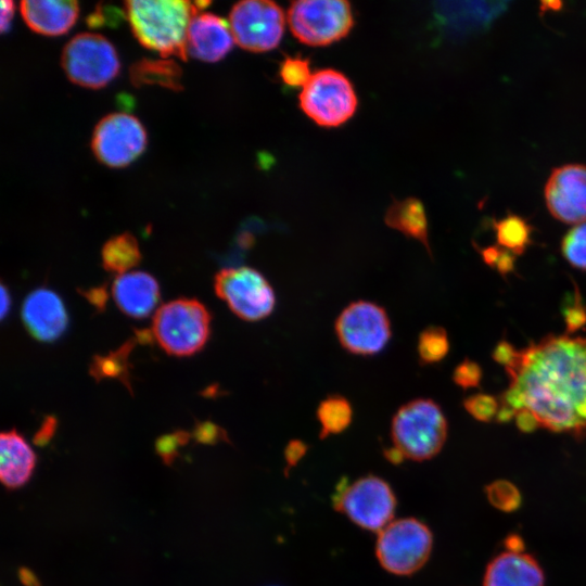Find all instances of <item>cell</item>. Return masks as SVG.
<instances>
[{"instance_id":"1","label":"cell","mask_w":586,"mask_h":586,"mask_svg":"<svg viewBox=\"0 0 586 586\" xmlns=\"http://www.w3.org/2000/svg\"><path fill=\"white\" fill-rule=\"evenodd\" d=\"M504 367L509 386L499 399V422L523 411L537 428L586 432V337L546 336L514 349Z\"/></svg>"},{"instance_id":"2","label":"cell","mask_w":586,"mask_h":586,"mask_svg":"<svg viewBox=\"0 0 586 586\" xmlns=\"http://www.w3.org/2000/svg\"><path fill=\"white\" fill-rule=\"evenodd\" d=\"M209 2L186 0H130L125 14L138 41L162 56L188 59L187 34L195 15Z\"/></svg>"},{"instance_id":"3","label":"cell","mask_w":586,"mask_h":586,"mask_svg":"<svg viewBox=\"0 0 586 586\" xmlns=\"http://www.w3.org/2000/svg\"><path fill=\"white\" fill-rule=\"evenodd\" d=\"M391 436L403 459L423 461L440 453L447 437V421L430 398L402 405L392 418Z\"/></svg>"},{"instance_id":"4","label":"cell","mask_w":586,"mask_h":586,"mask_svg":"<svg viewBox=\"0 0 586 586\" xmlns=\"http://www.w3.org/2000/svg\"><path fill=\"white\" fill-rule=\"evenodd\" d=\"M211 315L194 298H178L162 305L155 313L152 334L169 355L190 356L207 342Z\"/></svg>"},{"instance_id":"5","label":"cell","mask_w":586,"mask_h":586,"mask_svg":"<svg viewBox=\"0 0 586 586\" xmlns=\"http://www.w3.org/2000/svg\"><path fill=\"white\" fill-rule=\"evenodd\" d=\"M333 507L359 527L380 532L394 517L396 497L390 484L377 475L354 482L343 479L332 497Z\"/></svg>"},{"instance_id":"6","label":"cell","mask_w":586,"mask_h":586,"mask_svg":"<svg viewBox=\"0 0 586 586\" xmlns=\"http://www.w3.org/2000/svg\"><path fill=\"white\" fill-rule=\"evenodd\" d=\"M432 546L430 528L418 519L405 518L391 522L379 532L375 555L387 572L411 575L425 564Z\"/></svg>"},{"instance_id":"7","label":"cell","mask_w":586,"mask_h":586,"mask_svg":"<svg viewBox=\"0 0 586 586\" xmlns=\"http://www.w3.org/2000/svg\"><path fill=\"white\" fill-rule=\"evenodd\" d=\"M293 36L307 46L324 47L346 37L354 26L349 2L343 0L294 1L288 10Z\"/></svg>"},{"instance_id":"8","label":"cell","mask_w":586,"mask_h":586,"mask_svg":"<svg viewBox=\"0 0 586 586\" xmlns=\"http://www.w3.org/2000/svg\"><path fill=\"white\" fill-rule=\"evenodd\" d=\"M357 105L353 84L333 68L314 73L300 93L302 111L322 127L343 125L355 114Z\"/></svg>"},{"instance_id":"9","label":"cell","mask_w":586,"mask_h":586,"mask_svg":"<svg viewBox=\"0 0 586 586\" xmlns=\"http://www.w3.org/2000/svg\"><path fill=\"white\" fill-rule=\"evenodd\" d=\"M214 289L231 311L245 321L267 318L276 307V293L257 269L241 266L224 268L214 278Z\"/></svg>"},{"instance_id":"10","label":"cell","mask_w":586,"mask_h":586,"mask_svg":"<svg viewBox=\"0 0 586 586\" xmlns=\"http://www.w3.org/2000/svg\"><path fill=\"white\" fill-rule=\"evenodd\" d=\"M62 67L74 84L99 89L119 72L114 46L99 34L82 33L72 38L62 52Z\"/></svg>"},{"instance_id":"11","label":"cell","mask_w":586,"mask_h":586,"mask_svg":"<svg viewBox=\"0 0 586 586\" xmlns=\"http://www.w3.org/2000/svg\"><path fill=\"white\" fill-rule=\"evenodd\" d=\"M334 329L342 347L359 356L381 353L392 337L391 320L384 307L366 300L348 304L337 316Z\"/></svg>"},{"instance_id":"12","label":"cell","mask_w":586,"mask_h":586,"mask_svg":"<svg viewBox=\"0 0 586 586\" xmlns=\"http://www.w3.org/2000/svg\"><path fill=\"white\" fill-rule=\"evenodd\" d=\"M234 42L251 52H267L281 41L285 25L283 10L268 0L235 3L229 14Z\"/></svg>"},{"instance_id":"13","label":"cell","mask_w":586,"mask_h":586,"mask_svg":"<svg viewBox=\"0 0 586 586\" xmlns=\"http://www.w3.org/2000/svg\"><path fill=\"white\" fill-rule=\"evenodd\" d=\"M148 137L141 122L126 113H112L94 128L91 149L102 164L118 168L132 163L146 148Z\"/></svg>"},{"instance_id":"14","label":"cell","mask_w":586,"mask_h":586,"mask_svg":"<svg viewBox=\"0 0 586 586\" xmlns=\"http://www.w3.org/2000/svg\"><path fill=\"white\" fill-rule=\"evenodd\" d=\"M545 199L555 218L565 224L586 222V166L555 168L545 187Z\"/></svg>"},{"instance_id":"15","label":"cell","mask_w":586,"mask_h":586,"mask_svg":"<svg viewBox=\"0 0 586 586\" xmlns=\"http://www.w3.org/2000/svg\"><path fill=\"white\" fill-rule=\"evenodd\" d=\"M22 318L28 332L37 340L52 342L67 328L68 317L60 296L46 288L33 291L25 298Z\"/></svg>"},{"instance_id":"16","label":"cell","mask_w":586,"mask_h":586,"mask_svg":"<svg viewBox=\"0 0 586 586\" xmlns=\"http://www.w3.org/2000/svg\"><path fill=\"white\" fill-rule=\"evenodd\" d=\"M230 25L213 13H201L193 17L187 34V52L203 62L222 60L233 47Z\"/></svg>"},{"instance_id":"17","label":"cell","mask_w":586,"mask_h":586,"mask_svg":"<svg viewBox=\"0 0 586 586\" xmlns=\"http://www.w3.org/2000/svg\"><path fill=\"white\" fill-rule=\"evenodd\" d=\"M484 586H544V574L522 548H508L488 563Z\"/></svg>"},{"instance_id":"18","label":"cell","mask_w":586,"mask_h":586,"mask_svg":"<svg viewBox=\"0 0 586 586\" xmlns=\"http://www.w3.org/2000/svg\"><path fill=\"white\" fill-rule=\"evenodd\" d=\"M112 293L119 309L132 318L149 316L160 300L157 281L143 271L119 275L113 283Z\"/></svg>"},{"instance_id":"19","label":"cell","mask_w":586,"mask_h":586,"mask_svg":"<svg viewBox=\"0 0 586 586\" xmlns=\"http://www.w3.org/2000/svg\"><path fill=\"white\" fill-rule=\"evenodd\" d=\"M21 13L27 26L46 36L67 33L75 24L78 2L73 0H26L21 2Z\"/></svg>"},{"instance_id":"20","label":"cell","mask_w":586,"mask_h":586,"mask_svg":"<svg viewBox=\"0 0 586 586\" xmlns=\"http://www.w3.org/2000/svg\"><path fill=\"white\" fill-rule=\"evenodd\" d=\"M37 457L26 440L10 430L0 435V480L7 489L24 486L31 477Z\"/></svg>"},{"instance_id":"21","label":"cell","mask_w":586,"mask_h":586,"mask_svg":"<svg viewBox=\"0 0 586 586\" xmlns=\"http://www.w3.org/2000/svg\"><path fill=\"white\" fill-rule=\"evenodd\" d=\"M385 224L408 238L420 241L431 254L428 239V219L422 202L416 198L395 200L384 216Z\"/></svg>"},{"instance_id":"22","label":"cell","mask_w":586,"mask_h":586,"mask_svg":"<svg viewBox=\"0 0 586 586\" xmlns=\"http://www.w3.org/2000/svg\"><path fill=\"white\" fill-rule=\"evenodd\" d=\"M129 76L136 87L156 85L174 91L182 89V71L173 60L141 59L131 65Z\"/></svg>"},{"instance_id":"23","label":"cell","mask_w":586,"mask_h":586,"mask_svg":"<svg viewBox=\"0 0 586 586\" xmlns=\"http://www.w3.org/2000/svg\"><path fill=\"white\" fill-rule=\"evenodd\" d=\"M101 256L104 269L118 275L128 272L141 260L139 243L129 232L109 239L102 247Z\"/></svg>"},{"instance_id":"24","label":"cell","mask_w":586,"mask_h":586,"mask_svg":"<svg viewBox=\"0 0 586 586\" xmlns=\"http://www.w3.org/2000/svg\"><path fill=\"white\" fill-rule=\"evenodd\" d=\"M316 416L321 426L320 438H324L348 428L353 419V407L346 397L332 394L320 402Z\"/></svg>"},{"instance_id":"25","label":"cell","mask_w":586,"mask_h":586,"mask_svg":"<svg viewBox=\"0 0 586 586\" xmlns=\"http://www.w3.org/2000/svg\"><path fill=\"white\" fill-rule=\"evenodd\" d=\"M497 242L513 254H522L532 243V227L527 221L510 214L494 222Z\"/></svg>"},{"instance_id":"26","label":"cell","mask_w":586,"mask_h":586,"mask_svg":"<svg viewBox=\"0 0 586 586\" xmlns=\"http://www.w3.org/2000/svg\"><path fill=\"white\" fill-rule=\"evenodd\" d=\"M133 345V342L129 340L109 355L95 356L90 366V374L98 381L104 378H117L130 388L128 356Z\"/></svg>"},{"instance_id":"27","label":"cell","mask_w":586,"mask_h":586,"mask_svg":"<svg viewBox=\"0 0 586 586\" xmlns=\"http://www.w3.org/2000/svg\"><path fill=\"white\" fill-rule=\"evenodd\" d=\"M448 351L449 340L444 328L431 326L419 334L417 352L423 365L441 361L448 354Z\"/></svg>"},{"instance_id":"28","label":"cell","mask_w":586,"mask_h":586,"mask_svg":"<svg viewBox=\"0 0 586 586\" xmlns=\"http://www.w3.org/2000/svg\"><path fill=\"white\" fill-rule=\"evenodd\" d=\"M561 250L572 266L586 270V222L568 231L562 240Z\"/></svg>"},{"instance_id":"29","label":"cell","mask_w":586,"mask_h":586,"mask_svg":"<svg viewBox=\"0 0 586 586\" xmlns=\"http://www.w3.org/2000/svg\"><path fill=\"white\" fill-rule=\"evenodd\" d=\"M279 75L290 87H304L311 77L308 59L285 56L280 64Z\"/></svg>"},{"instance_id":"30","label":"cell","mask_w":586,"mask_h":586,"mask_svg":"<svg viewBox=\"0 0 586 586\" xmlns=\"http://www.w3.org/2000/svg\"><path fill=\"white\" fill-rule=\"evenodd\" d=\"M488 500L498 509L513 511L521 504V495L518 488L507 482L497 481L486 487Z\"/></svg>"},{"instance_id":"31","label":"cell","mask_w":586,"mask_h":586,"mask_svg":"<svg viewBox=\"0 0 586 586\" xmlns=\"http://www.w3.org/2000/svg\"><path fill=\"white\" fill-rule=\"evenodd\" d=\"M463 407L476 420L488 422L497 418L499 400L487 394H474L464 399Z\"/></svg>"},{"instance_id":"32","label":"cell","mask_w":586,"mask_h":586,"mask_svg":"<svg viewBox=\"0 0 586 586\" xmlns=\"http://www.w3.org/2000/svg\"><path fill=\"white\" fill-rule=\"evenodd\" d=\"M192 435L186 431H176L160 436L155 442L156 454L166 466H171L178 457V447L186 445Z\"/></svg>"},{"instance_id":"33","label":"cell","mask_w":586,"mask_h":586,"mask_svg":"<svg viewBox=\"0 0 586 586\" xmlns=\"http://www.w3.org/2000/svg\"><path fill=\"white\" fill-rule=\"evenodd\" d=\"M484 262L497 269L501 275H506L513 270L514 255L512 252L506 249H499L498 246H488L481 252Z\"/></svg>"},{"instance_id":"34","label":"cell","mask_w":586,"mask_h":586,"mask_svg":"<svg viewBox=\"0 0 586 586\" xmlns=\"http://www.w3.org/2000/svg\"><path fill=\"white\" fill-rule=\"evenodd\" d=\"M482 377L481 367L469 359H464L454 370L453 381L462 388L476 387Z\"/></svg>"},{"instance_id":"35","label":"cell","mask_w":586,"mask_h":586,"mask_svg":"<svg viewBox=\"0 0 586 586\" xmlns=\"http://www.w3.org/2000/svg\"><path fill=\"white\" fill-rule=\"evenodd\" d=\"M192 436L198 443L213 445L220 441H226V432L215 423L209 421L200 422L194 428Z\"/></svg>"},{"instance_id":"36","label":"cell","mask_w":586,"mask_h":586,"mask_svg":"<svg viewBox=\"0 0 586 586\" xmlns=\"http://www.w3.org/2000/svg\"><path fill=\"white\" fill-rule=\"evenodd\" d=\"M564 320L568 332H573L586 323V308L581 302L578 293L573 303L564 309Z\"/></svg>"},{"instance_id":"37","label":"cell","mask_w":586,"mask_h":586,"mask_svg":"<svg viewBox=\"0 0 586 586\" xmlns=\"http://www.w3.org/2000/svg\"><path fill=\"white\" fill-rule=\"evenodd\" d=\"M122 12L116 8H109L99 4L95 10L89 15L87 22L90 27H101L104 25H113L115 20H119Z\"/></svg>"},{"instance_id":"38","label":"cell","mask_w":586,"mask_h":586,"mask_svg":"<svg viewBox=\"0 0 586 586\" xmlns=\"http://www.w3.org/2000/svg\"><path fill=\"white\" fill-rule=\"evenodd\" d=\"M56 425H58V421L55 417L53 416L46 417L41 426L35 433L33 437V443L39 447L47 446L55 433Z\"/></svg>"},{"instance_id":"39","label":"cell","mask_w":586,"mask_h":586,"mask_svg":"<svg viewBox=\"0 0 586 586\" xmlns=\"http://www.w3.org/2000/svg\"><path fill=\"white\" fill-rule=\"evenodd\" d=\"M82 294L88 300V302L92 304L97 309L102 310L104 308L107 300L105 288L95 286L82 292Z\"/></svg>"},{"instance_id":"40","label":"cell","mask_w":586,"mask_h":586,"mask_svg":"<svg viewBox=\"0 0 586 586\" xmlns=\"http://www.w3.org/2000/svg\"><path fill=\"white\" fill-rule=\"evenodd\" d=\"M307 447L305 443L301 441H292L288 444L285 449V458L290 464H295L305 454Z\"/></svg>"},{"instance_id":"41","label":"cell","mask_w":586,"mask_h":586,"mask_svg":"<svg viewBox=\"0 0 586 586\" xmlns=\"http://www.w3.org/2000/svg\"><path fill=\"white\" fill-rule=\"evenodd\" d=\"M14 2L12 1H1V17H0V29L1 33H7L10 29L13 15H14Z\"/></svg>"},{"instance_id":"42","label":"cell","mask_w":586,"mask_h":586,"mask_svg":"<svg viewBox=\"0 0 586 586\" xmlns=\"http://www.w3.org/2000/svg\"><path fill=\"white\" fill-rule=\"evenodd\" d=\"M17 574L20 582L24 586H41L38 576L29 568L21 566Z\"/></svg>"},{"instance_id":"43","label":"cell","mask_w":586,"mask_h":586,"mask_svg":"<svg viewBox=\"0 0 586 586\" xmlns=\"http://www.w3.org/2000/svg\"><path fill=\"white\" fill-rule=\"evenodd\" d=\"M10 309V295L5 286L1 285V318L3 319Z\"/></svg>"}]
</instances>
